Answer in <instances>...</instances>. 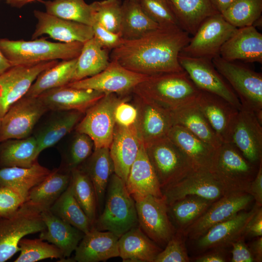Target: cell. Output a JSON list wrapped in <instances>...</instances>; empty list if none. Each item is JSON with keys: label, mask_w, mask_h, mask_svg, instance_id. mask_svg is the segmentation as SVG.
<instances>
[{"label": "cell", "mask_w": 262, "mask_h": 262, "mask_svg": "<svg viewBox=\"0 0 262 262\" xmlns=\"http://www.w3.org/2000/svg\"><path fill=\"white\" fill-rule=\"evenodd\" d=\"M127 96L116 107L115 111V124L124 127H129L135 123L137 110L135 105L128 102Z\"/></svg>", "instance_id": "cell-53"}, {"label": "cell", "mask_w": 262, "mask_h": 262, "mask_svg": "<svg viewBox=\"0 0 262 262\" xmlns=\"http://www.w3.org/2000/svg\"><path fill=\"white\" fill-rule=\"evenodd\" d=\"M138 225L135 201L128 191L125 182L114 173L107 186L102 210L93 227L111 231L119 238Z\"/></svg>", "instance_id": "cell-3"}, {"label": "cell", "mask_w": 262, "mask_h": 262, "mask_svg": "<svg viewBox=\"0 0 262 262\" xmlns=\"http://www.w3.org/2000/svg\"><path fill=\"white\" fill-rule=\"evenodd\" d=\"M138 3L144 12L160 27H180L168 0H139Z\"/></svg>", "instance_id": "cell-48"}, {"label": "cell", "mask_w": 262, "mask_h": 262, "mask_svg": "<svg viewBox=\"0 0 262 262\" xmlns=\"http://www.w3.org/2000/svg\"><path fill=\"white\" fill-rule=\"evenodd\" d=\"M246 193L250 195L258 207L262 206V162L260 164L257 174L249 184Z\"/></svg>", "instance_id": "cell-55"}, {"label": "cell", "mask_w": 262, "mask_h": 262, "mask_svg": "<svg viewBox=\"0 0 262 262\" xmlns=\"http://www.w3.org/2000/svg\"><path fill=\"white\" fill-rule=\"evenodd\" d=\"M70 178V172L60 168L52 170L46 179L30 190L26 200L44 210L49 209L67 188Z\"/></svg>", "instance_id": "cell-37"}, {"label": "cell", "mask_w": 262, "mask_h": 262, "mask_svg": "<svg viewBox=\"0 0 262 262\" xmlns=\"http://www.w3.org/2000/svg\"><path fill=\"white\" fill-rule=\"evenodd\" d=\"M55 215L84 233L93 227L92 223L74 197L70 183L49 208Z\"/></svg>", "instance_id": "cell-42"}, {"label": "cell", "mask_w": 262, "mask_h": 262, "mask_svg": "<svg viewBox=\"0 0 262 262\" xmlns=\"http://www.w3.org/2000/svg\"><path fill=\"white\" fill-rule=\"evenodd\" d=\"M214 201L197 196H188L168 206V213L176 229L184 230Z\"/></svg>", "instance_id": "cell-41"}, {"label": "cell", "mask_w": 262, "mask_h": 262, "mask_svg": "<svg viewBox=\"0 0 262 262\" xmlns=\"http://www.w3.org/2000/svg\"><path fill=\"white\" fill-rule=\"evenodd\" d=\"M8 5L15 7L20 8L34 1H42L41 0H3Z\"/></svg>", "instance_id": "cell-60"}, {"label": "cell", "mask_w": 262, "mask_h": 262, "mask_svg": "<svg viewBox=\"0 0 262 262\" xmlns=\"http://www.w3.org/2000/svg\"><path fill=\"white\" fill-rule=\"evenodd\" d=\"M40 206L26 200L12 215L0 218V262H4L19 251L18 244L27 235L46 229Z\"/></svg>", "instance_id": "cell-5"}, {"label": "cell", "mask_w": 262, "mask_h": 262, "mask_svg": "<svg viewBox=\"0 0 262 262\" xmlns=\"http://www.w3.org/2000/svg\"><path fill=\"white\" fill-rule=\"evenodd\" d=\"M83 45L79 42H52L44 38L31 41L0 39V50L12 66L77 58Z\"/></svg>", "instance_id": "cell-4"}, {"label": "cell", "mask_w": 262, "mask_h": 262, "mask_svg": "<svg viewBox=\"0 0 262 262\" xmlns=\"http://www.w3.org/2000/svg\"><path fill=\"white\" fill-rule=\"evenodd\" d=\"M1 118L0 117V127Z\"/></svg>", "instance_id": "cell-63"}, {"label": "cell", "mask_w": 262, "mask_h": 262, "mask_svg": "<svg viewBox=\"0 0 262 262\" xmlns=\"http://www.w3.org/2000/svg\"><path fill=\"white\" fill-rule=\"evenodd\" d=\"M219 56L229 61L262 64V33L253 25L237 28L221 48Z\"/></svg>", "instance_id": "cell-25"}, {"label": "cell", "mask_w": 262, "mask_h": 262, "mask_svg": "<svg viewBox=\"0 0 262 262\" xmlns=\"http://www.w3.org/2000/svg\"><path fill=\"white\" fill-rule=\"evenodd\" d=\"M58 62L54 60L13 66L0 75V117L14 103L25 96L40 73Z\"/></svg>", "instance_id": "cell-15"}, {"label": "cell", "mask_w": 262, "mask_h": 262, "mask_svg": "<svg viewBox=\"0 0 262 262\" xmlns=\"http://www.w3.org/2000/svg\"><path fill=\"white\" fill-rule=\"evenodd\" d=\"M46 12L58 17L92 26L94 23L91 4L84 0L42 1Z\"/></svg>", "instance_id": "cell-43"}, {"label": "cell", "mask_w": 262, "mask_h": 262, "mask_svg": "<svg viewBox=\"0 0 262 262\" xmlns=\"http://www.w3.org/2000/svg\"><path fill=\"white\" fill-rule=\"evenodd\" d=\"M81 164V167L78 168L87 174L95 189L97 209L99 214L104 206L110 178L115 171L109 148L94 149L91 155Z\"/></svg>", "instance_id": "cell-30"}, {"label": "cell", "mask_w": 262, "mask_h": 262, "mask_svg": "<svg viewBox=\"0 0 262 262\" xmlns=\"http://www.w3.org/2000/svg\"><path fill=\"white\" fill-rule=\"evenodd\" d=\"M70 173L69 183L73 195L93 225L98 211L93 185L87 174L79 168L71 170Z\"/></svg>", "instance_id": "cell-44"}, {"label": "cell", "mask_w": 262, "mask_h": 262, "mask_svg": "<svg viewBox=\"0 0 262 262\" xmlns=\"http://www.w3.org/2000/svg\"><path fill=\"white\" fill-rule=\"evenodd\" d=\"M214 9L219 13L222 14L235 0H210Z\"/></svg>", "instance_id": "cell-59"}, {"label": "cell", "mask_w": 262, "mask_h": 262, "mask_svg": "<svg viewBox=\"0 0 262 262\" xmlns=\"http://www.w3.org/2000/svg\"><path fill=\"white\" fill-rule=\"evenodd\" d=\"M167 136L185 154L194 171H212L218 149L179 125L172 126Z\"/></svg>", "instance_id": "cell-23"}, {"label": "cell", "mask_w": 262, "mask_h": 262, "mask_svg": "<svg viewBox=\"0 0 262 262\" xmlns=\"http://www.w3.org/2000/svg\"><path fill=\"white\" fill-rule=\"evenodd\" d=\"M144 145L161 189L194 171L185 154L167 136Z\"/></svg>", "instance_id": "cell-8"}, {"label": "cell", "mask_w": 262, "mask_h": 262, "mask_svg": "<svg viewBox=\"0 0 262 262\" xmlns=\"http://www.w3.org/2000/svg\"><path fill=\"white\" fill-rule=\"evenodd\" d=\"M259 166L247 160L232 144L222 143L217 149L211 173L221 184L225 195L246 193Z\"/></svg>", "instance_id": "cell-6"}, {"label": "cell", "mask_w": 262, "mask_h": 262, "mask_svg": "<svg viewBox=\"0 0 262 262\" xmlns=\"http://www.w3.org/2000/svg\"><path fill=\"white\" fill-rule=\"evenodd\" d=\"M258 207L254 204L248 212L241 211L229 219L216 224L196 240L197 248L201 251L226 247L244 235L246 226Z\"/></svg>", "instance_id": "cell-26"}, {"label": "cell", "mask_w": 262, "mask_h": 262, "mask_svg": "<svg viewBox=\"0 0 262 262\" xmlns=\"http://www.w3.org/2000/svg\"><path fill=\"white\" fill-rule=\"evenodd\" d=\"M118 239L111 231L92 227L78 245L74 259L78 262H98L119 257Z\"/></svg>", "instance_id": "cell-27"}, {"label": "cell", "mask_w": 262, "mask_h": 262, "mask_svg": "<svg viewBox=\"0 0 262 262\" xmlns=\"http://www.w3.org/2000/svg\"><path fill=\"white\" fill-rule=\"evenodd\" d=\"M127 96L105 94L86 110L85 116L75 127L77 132L86 134L91 138L94 149L109 148L115 125V109Z\"/></svg>", "instance_id": "cell-9"}, {"label": "cell", "mask_w": 262, "mask_h": 262, "mask_svg": "<svg viewBox=\"0 0 262 262\" xmlns=\"http://www.w3.org/2000/svg\"><path fill=\"white\" fill-rule=\"evenodd\" d=\"M262 0H235L221 14L236 28L253 25L262 17Z\"/></svg>", "instance_id": "cell-45"}, {"label": "cell", "mask_w": 262, "mask_h": 262, "mask_svg": "<svg viewBox=\"0 0 262 262\" xmlns=\"http://www.w3.org/2000/svg\"><path fill=\"white\" fill-rule=\"evenodd\" d=\"M134 96L137 110L135 125L144 144L167 136L174 125L171 111L151 101Z\"/></svg>", "instance_id": "cell-19"}, {"label": "cell", "mask_w": 262, "mask_h": 262, "mask_svg": "<svg viewBox=\"0 0 262 262\" xmlns=\"http://www.w3.org/2000/svg\"><path fill=\"white\" fill-rule=\"evenodd\" d=\"M159 27L144 12L138 2L125 0L122 3L120 33L124 40L140 38Z\"/></svg>", "instance_id": "cell-38"}, {"label": "cell", "mask_w": 262, "mask_h": 262, "mask_svg": "<svg viewBox=\"0 0 262 262\" xmlns=\"http://www.w3.org/2000/svg\"><path fill=\"white\" fill-rule=\"evenodd\" d=\"M186 236L183 230L177 229L165 247L156 257L154 262H189L185 246Z\"/></svg>", "instance_id": "cell-50"}, {"label": "cell", "mask_w": 262, "mask_h": 262, "mask_svg": "<svg viewBox=\"0 0 262 262\" xmlns=\"http://www.w3.org/2000/svg\"><path fill=\"white\" fill-rule=\"evenodd\" d=\"M213 65L231 87L242 106L253 111L262 122V75L245 65L227 61L219 55Z\"/></svg>", "instance_id": "cell-7"}, {"label": "cell", "mask_w": 262, "mask_h": 262, "mask_svg": "<svg viewBox=\"0 0 262 262\" xmlns=\"http://www.w3.org/2000/svg\"><path fill=\"white\" fill-rule=\"evenodd\" d=\"M174 125H180L218 149L222 144L195 100L171 111Z\"/></svg>", "instance_id": "cell-32"}, {"label": "cell", "mask_w": 262, "mask_h": 262, "mask_svg": "<svg viewBox=\"0 0 262 262\" xmlns=\"http://www.w3.org/2000/svg\"><path fill=\"white\" fill-rule=\"evenodd\" d=\"M77 58L62 60L42 71L37 76L25 96L37 97L43 92L71 82Z\"/></svg>", "instance_id": "cell-40"}, {"label": "cell", "mask_w": 262, "mask_h": 262, "mask_svg": "<svg viewBox=\"0 0 262 262\" xmlns=\"http://www.w3.org/2000/svg\"><path fill=\"white\" fill-rule=\"evenodd\" d=\"M262 122L252 110L242 106L231 132L232 144L250 162H262Z\"/></svg>", "instance_id": "cell-17"}, {"label": "cell", "mask_w": 262, "mask_h": 262, "mask_svg": "<svg viewBox=\"0 0 262 262\" xmlns=\"http://www.w3.org/2000/svg\"><path fill=\"white\" fill-rule=\"evenodd\" d=\"M93 37L104 49L113 50L120 46L125 40L120 33L110 31L97 22L92 25Z\"/></svg>", "instance_id": "cell-52"}, {"label": "cell", "mask_w": 262, "mask_h": 262, "mask_svg": "<svg viewBox=\"0 0 262 262\" xmlns=\"http://www.w3.org/2000/svg\"><path fill=\"white\" fill-rule=\"evenodd\" d=\"M94 143L86 134L77 132L65 157V166L60 169L70 172L83 163L92 153Z\"/></svg>", "instance_id": "cell-49"}, {"label": "cell", "mask_w": 262, "mask_h": 262, "mask_svg": "<svg viewBox=\"0 0 262 262\" xmlns=\"http://www.w3.org/2000/svg\"><path fill=\"white\" fill-rule=\"evenodd\" d=\"M245 236L243 235L230 244V246H232L230 262H254L253 256L249 247L245 242Z\"/></svg>", "instance_id": "cell-54"}, {"label": "cell", "mask_w": 262, "mask_h": 262, "mask_svg": "<svg viewBox=\"0 0 262 262\" xmlns=\"http://www.w3.org/2000/svg\"><path fill=\"white\" fill-rule=\"evenodd\" d=\"M180 28L194 35L203 20L218 13L210 0H168Z\"/></svg>", "instance_id": "cell-34"}, {"label": "cell", "mask_w": 262, "mask_h": 262, "mask_svg": "<svg viewBox=\"0 0 262 262\" xmlns=\"http://www.w3.org/2000/svg\"><path fill=\"white\" fill-rule=\"evenodd\" d=\"M109 51L94 37L83 43L71 82L95 76L104 70L111 60Z\"/></svg>", "instance_id": "cell-36"}, {"label": "cell", "mask_w": 262, "mask_h": 262, "mask_svg": "<svg viewBox=\"0 0 262 262\" xmlns=\"http://www.w3.org/2000/svg\"><path fill=\"white\" fill-rule=\"evenodd\" d=\"M142 143L135 123L129 127L115 124L109 151L114 173L125 182Z\"/></svg>", "instance_id": "cell-22"}, {"label": "cell", "mask_w": 262, "mask_h": 262, "mask_svg": "<svg viewBox=\"0 0 262 262\" xmlns=\"http://www.w3.org/2000/svg\"><path fill=\"white\" fill-rule=\"evenodd\" d=\"M119 257L126 262H154L162 250L138 226L118 239Z\"/></svg>", "instance_id": "cell-31"}, {"label": "cell", "mask_w": 262, "mask_h": 262, "mask_svg": "<svg viewBox=\"0 0 262 262\" xmlns=\"http://www.w3.org/2000/svg\"><path fill=\"white\" fill-rule=\"evenodd\" d=\"M50 120L35 137L38 153L52 147L69 133L80 122L83 113L78 111H64Z\"/></svg>", "instance_id": "cell-39"}, {"label": "cell", "mask_w": 262, "mask_h": 262, "mask_svg": "<svg viewBox=\"0 0 262 262\" xmlns=\"http://www.w3.org/2000/svg\"><path fill=\"white\" fill-rule=\"evenodd\" d=\"M105 94L90 89L65 85L48 90L38 97L48 110L78 111L85 113Z\"/></svg>", "instance_id": "cell-24"}, {"label": "cell", "mask_w": 262, "mask_h": 262, "mask_svg": "<svg viewBox=\"0 0 262 262\" xmlns=\"http://www.w3.org/2000/svg\"><path fill=\"white\" fill-rule=\"evenodd\" d=\"M195 102L220 140L229 143L239 110L223 98L200 90Z\"/></svg>", "instance_id": "cell-21"}, {"label": "cell", "mask_w": 262, "mask_h": 262, "mask_svg": "<svg viewBox=\"0 0 262 262\" xmlns=\"http://www.w3.org/2000/svg\"><path fill=\"white\" fill-rule=\"evenodd\" d=\"M46 229L40 232L39 238L56 246L64 258L75 251L84 233L54 214L49 209L41 213Z\"/></svg>", "instance_id": "cell-29"}, {"label": "cell", "mask_w": 262, "mask_h": 262, "mask_svg": "<svg viewBox=\"0 0 262 262\" xmlns=\"http://www.w3.org/2000/svg\"><path fill=\"white\" fill-rule=\"evenodd\" d=\"M90 4L94 22L113 33H120L122 16L121 0H102Z\"/></svg>", "instance_id": "cell-47"}, {"label": "cell", "mask_w": 262, "mask_h": 262, "mask_svg": "<svg viewBox=\"0 0 262 262\" xmlns=\"http://www.w3.org/2000/svg\"><path fill=\"white\" fill-rule=\"evenodd\" d=\"M18 246L20 254L14 262H35L46 259L64 258L61 250L53 244H49L40 239L23 238Z\"/></svg>", "instance_id": "cell-46"}, {"label": "cell", "mask_w": 262, "mask_h": 262, "mask_svg": "<svg viewBox=\"0 0 262 262\" xmlns=\"http://www.w3.org/2000/svg\"><path fill=\"white\" fill-rule=\"evenodd\" d=\"M148 76L130 70L116 60H111L108 66L98 74L66 85L124 96L132 93L134 88Z\"/></svg>", "instance_id": "cell-14"}, {"label": "cell", "mask_w": 262, "mask_h": 262, "mask_svg": "<svg viewBox=\"0 0 262 262\" xmlns=\"http://www.w3.org/2000/svg\"><path fill=\"white\" fill-rule=\"evenodd\" d=\"M26 199L27 196L19 191L0 186V218L12 215Z\"/></svg>", "instance_id": "cell-51"}, {"label": "cell", "mask_w": 262, "mask_h": 262, "mask_svg": "<svg viewBox=\"0 0 262 262\" xmlns=\"http://www.w3.org/2000/svg\"><path fill=\"white\" fill-rule=\"evenodd\" d=\"M189 35L180 27H160L140 38L125 40L112 50L111 60L147 76L182 71L178 56Z\"/></svg>", "instance_id": "cell-1"}, {"label": "cell", "mask_w": 262, "mask_h": 262, "mask_svg": "<svg viewBox=\"0 0 262 262\" xmlns=\"http://www.w3.org/2000/svg\"><path fill=\"white\" fill-rule=\"evenodd\" d=\"M37 162L29 167H7L0 168V186L15 189L27 197L33 187L52 172Z\"/></svg>", "instance_id": "cell-35"}, {"label": "cell", "mask_w": 262, "mask_h": 262, "mask_svg": "<svg viewBox=\"0 0 262 262\" xmlns=\"http://www.w3.org/2000/svg\"><path fill=\"white\" fill-rule=\"evenodd\" d=\"M0 147V168L29 167L37 162L38 145L35 136L9 139Z\"/></svg>", "instance_id": "cell-33"}, {"label": "cell", "mask_w": 262, "mask_h": 262, "mask_svg": "<svg viewBox=\"0 0 262 262\" xmlns=\"http://www.w3.org/2000/svg\"><path fill=\"white\" fill-rule=\"evenodd\" d=\"M199 91L183 70L148 76L132 93L171 111L194 101Z\"/></svg>", "instance_id": "cell-2"}, {"label": "cell", "mask_w": 262, "mask_h": 262, "mask_svg": "<svg viewBox=\"0 0 262 262\" xmlns=\"http://www.w3.org/2000/svg\"><path fill=\"white\" fill-rule=\"evenodd\" d=\"M135 202L139 226L157 245L165 246L177 229L164 197L147 195Z\"/></svg>", "instance_id": "cell-13"}, {"label": "cell", "mask_w": 262, "mask_h": 262, "mask_svg": "<svg viewBox=\"0 0 262 262\" xmlns=\"http://www.w3.org/2000/svg\"><path fill=\"white\" fill-rule=\"evenodd\" d=\"M236 29L222 14L212 15L203 20L180 53L212 60L219 55L221 48Z\"/></svg>", "instance_id": "cell-10"}, {"label": "cell", "mask_w": 262, "mask_h": 262, "mask_svg": "<svg viewBox=\"0 0 262 262\" xmlns=\"http://www.w3.org/2000/svg\"><path fill=\"white\" fill-rule=\"evenodd\" d=\"M257 237L262 236V208L258 207L248 222L245 231V236Z\"/></svg>", "instance_id": "cell-56"}, {"label": "cell", "mask_w": 262, "mask_h": 262, "mask_svg": "<svg viewBox=\"0 0 262 262\" xmlns=\"http://www.w3.org/2000/svg\"><path fill=\"white\" fill-rule=\"evenodd\" d=\"M33 15L37 20L32 39L48 34L62 43H84L93 37L91 26L67 20L35 10Z\"/></svg>", "instance_id": "cell-20"}, {"label": "cell", "mask_w": 262, "mask_h": 262, "mask_svg": "<svg viewBox=\"0 0 262 262\" xmlns=\"http://www.w3.org/2000/svg\"><path fill=\"white\" fill-rule=\"evenodd\" d=\"M125 184L134 201L147 195L163 197L161 186L143 142L131 167Z\"/></svg>", "instance_id": "cell-28"}, {"label": "cell", "mask_w": 262, "mask_h": 262, "mask_svg": "<svg viewBox=\"0 0 262 262\" xmlns=\"http://www.w3.org/2000/svg\"><path fill=\"white\" fill-rule=\"evenodd\" d=\"M167 206L188 196H197L215 201L225 195L212 173L194 171L179 181L162 189Z\"/></svg>", "instance_id": "cell-18"}, {"label": "cell", "mask_w": 262, "mask_h": 262, "mask_svg": "<svg viewBox=\"0 0 262 262\" xmlns=\"http://www.w3.org/2000/svg\"><path fill=\"white\" fill-rule=\"evenodd\" d=\"M249 247L254 258V262L262 261V237H257Z\"/></svg>", "instance_id": "cell-58"}, {"label": "cell", "mask_w": 262, "mask_h": 262, "mask_svg": "<svg viewBox=\"0 0 262 262\" xmlns=\"http://www.w3.org/2000/svg\"><path fill=\"white\" fill-rule=\"evenodd\" d=\"M253 200L252 196L247 193L224 195L214 201L201 216L184 230L186 237L196 240L213 226L247 208Z\"/></svg>", "instance_id": "cell-16"}, {"label": "cell", "mask_w": 262, "mask_h": 262, "mask_svg": "<svg viewBox=\"0 0 262 262\" xmlns=\"http://www.w3.org/2000/svg\"><path fill=\"white\" fill-rule=\"evenodd\" d=\"M12 66L0 50V75Z\"/></svg>", "instance_id": "cell-61"}, {"label": "cell", "mask_w": 262, "mask_h": 262, "mask_svg": "<svg viewBox=\"0 0 262 262\" xmlns=\"http://www.w3.org/2000/svg\"><path fill=\"white\" fill-rule=\"evenodd\" d=\"M179 62L196 87L218 95L240 110L241 102L235 93L216 70L212 60L179 54Z\"/></svg>", "instance_id": "cell-11"}, {"label": "cell", "mask_w": 262, "mask_h": 262, "mask_svg": "<svg viewBox=\"0 0 262 262\" xmlns=\"http://www.w3.org/2000/svg\"><path fill=\"white\" fill-rule=\"evenodd\" d=\"M48 109L38 97L24 96L1 118L0 143L27 137Z\"/></svg>", "instance_id": "cell-12"}, {"label": "cell", "mask_w": 262, "mask_h": 262, "mask_svg": "<svg viewBox=\"0 0 262 262\" xmlns=\"http://www.w3.org/2000/svg\"><path fill=\"white\" fill-rule=\"evenodd\" d=\"M224 247L213 248L208 253L196 257L194 260L196 262H227Z\"/></svg>", "instance_id": "cell-57"}, {"label": "cell", "mask_w": 262, "mask_h": 262, "mask_svg": "<svg viewBox=\"0 0 262 262\" xmlns=\"http://www.w3.org/2000/svg\"><path fill=\"white\" fill-rule=\"evenodd\" d=\"M129 0L133 1H136V2H138V1H139V0Z\"/></svg>", "instance_id": "cell-62"}]
</instances>
